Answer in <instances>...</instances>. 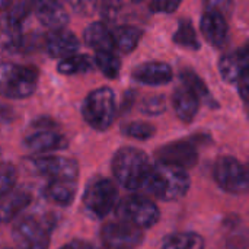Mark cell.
I'll return each instance as SVG.
<instances>
[{"mask_svg": "<svg viewBox=\"0 0 249 249\" xmlns=\"http://www.w3.org/2000/svg\"><path fill=\"white\" fill-rule=\"evenodd\" d=\"M190 185V175L185 169L159 162L152 168L144 188L159 200L175 201L187 196Z\"/></svg>", "mask_w": 249, "mask_h": 249, "instance_id": "1", "label": "cell"}, {"mask_svg": "<svg viewBox=\"0 0 249 249\" xmlns=\"http://www.w3.org/2000/svg\"><path fill=\"white\" fill-rule=\"evenodd\" d=\"M152 168L149 156L136 147H123L112 158L114 177L125 190L144 187Z\"/></svg>", "mask_w": 249, "mask_h": 249, "instance_id": "2", "label": "cell"}, {"mask_svg": "<svg viewBox=\"0 0 249 249\" xmlns=\"http://www.w3.org/2000/svg\"><path fill=\"white\" fill-rule=\"evenodd\" d=\"M115 95L109 88H99L92 90L82 105V115L85 121L98 131L109 128L115 120Z\"/></svg>", "mask_w": 249, "mask_h": 249, "instance_id": "3", "label": "cell"}, {"mask_svg": "<svg viewBox=\"0 0 249 249\" xmlns=\"http://www.w3.org/2000/svg\"><path fill=\"white\" fill-rule=\"evenodd\" d=\"M118 200V190L114 181L96 177L92 178L83 193V206L85 210L93 219H104L107 217L117 204Z\"/></svg>", "mask_w": 249, "mask_h": 249, "instance_id": "4", "label": "cell"}, {"mask_svg": "<svg viewBox=\"0 0 249 249\" xmlns=\"http://www.w3.org/2000/svg\"><path fill=\"white\" fill-rule=\"evenodd\" d=\"M38 74L32 67L18 66L12 63L1 64V93L10 99H23L31 96L36 88Z\"/></svg>", "mask_w": 249, "mask_h": 249, "instance_id": "5", "label": "cell"}, {"mask_svg": "<svg viewBox=\"0 0 249 249\" xmlns=\"http://www.w3.org/2000/svg\"><path fill=\"white\" fill-rule=\"evenodd\" d=\"M115 216L140 229H147L159 222L160 212L159 207L147 197L128 196L117 204Z\"/></svg>", "mask_w": 249, "mask_h": 249, "instance_id": "6", "label": "cell"}, {"mask_svg": "<svg viewBox=\"0 0 249 249\" xmlns=\"http://www.w3.org/2000/svg\"><path fill=\"white\" fill-rule=\"evenodd\" d=\"M213 175L217 185L229 194L249 193V166L233 156H220L214 163Z\"/></svg>", "mask_w": 249, "mask_h": 249, "instance_id": "7", "label": "cell"}, {"mask_svg": "<svg viewBox=\"0 0 249 249\" xmlns=\"http://www.w3.org/2000/svg\"><path fill=\"white\" fill-rule=\"evenodd\" d=\"M12 238L19 249H48L50 247L48 228L35 217L19 219L13 225Z\"/></svg>", "mask_w": 249, "mask_h": 249, "instance_id": "8", "label": "cell"}, {"mask_svg": "<svg viewBox=\"0 0 249 249\" xmlns=\"http://www.w3.org/2000/svg\"><path fill=\"white\" fill-rule=\"evenodd\" d=\"M101 241L107 249H136L143 242V232L131 223L112 222L101 229Z\"/></svg>", "mask_w": 249, "mask_h": 249, "instance_id": "9", "label": "cell"}, {"mask_svg": "<svg viewBox=\"0 0 249 249\" xmlns=\"http://www.w3.org/2000/svg\"><path fill=\"white\" fill-rule=\"evenodd\" d=\"M32 168L39 175L50 179H71L76 181L79 175V165L74 159L63 156H38L32 159Z\"/></svg>", "mask_w": 249, "mask_h": 249, "instance_id": "10", "label": "cell"}, {"mask_svg": "<svg viewBox=\"0 0 249 249\" xmlns=\"http://www.w3.org/2000/svg\"><path fill=\"white\" fill-rule=\"evenodd\" d=\"M156 158L160 163L178 166L182 169H191L198 162V152L194 143L181 140L162 146L156 152Z\"/></svg>", "mask_w": 249, "mask_h": 249, "instance_id": "11", "label": "cell"}, {"mask_svg": "<svg viewBox=\"0 0 249 249\" xmlns=\"http://www.w3.org/2000/svg\"><path fill=\"white\" fill-rule=\"evenodd\" d=\"M219 70L228 83L239 82V79L249 71V41L242 48L225 54L220 58Z\"/></svg>", "mask_w": 249, "mask_h": 249, "instance_id": "12", "label": "cell"}, {"mask_svg": "<svg viewBox=\"0 0 249 249\" xmlns=\"http://www.w3.org/2000/svg\"><path fill=\"white\" fill-rule=\"evenodd\" d=\"M34 10L38 20L50 29L58 31L67 25L69 15L57 0H34Z\"/></svg>", "mask_w": 249, "mask_h": 249, "instance_id": "13", "label": "cell"}, {"mask_svg": "<svg viewBox=\"0 0 249 249\" xmlns=\"http://www.w3.org/2000/svg\"><path fill=\"white\" fill-rule=\"evenodd\" d=\"M23 147L31 153L39 155L53 150H60L67 147V140L60 133L53 130H39L32 133L23 140Z\"/></svg>", "mask_w": 249, "mask_h": 249, "instance_id": "14", "label": "cell"}, {"mask_svg": "<svg viewBox=\"0 0 249 249\" xmlns=\"http://www.w3.org/2000/svg\"><path fill=\"white\" fill-rule=\"evenodd\" d=\"M174 73L172 69L166 63L160 61H149L140 64L133 71V79L149 86H159L166 85L172 80Z\"/></svg>", "mask_w": 249, "mask_h": 249, "instance_id": "15", "label": "cell"}, {"mask_svg": "<svg viewBox=\"0 0 249 249\" xmlns=\"http://www.w3.org/2000/svg\"><path fill=\"white\" fill-rule=\"evenodd\" d=\"M79 47H80V42L77 36L73 32L63 31V29H58L50 34L45 42L47 53L53 58H63V60L77 53Z\"/></svg>", "mask_w": 249, "mask_h": 249, "instance_id": "16", "label": "cell"}, {"mask_svg": "<svg viewBox=\"0 0 249 249\" xmlns=\"http://www.w3.org/2000/svg\"><path fill=\"white\" fill-rule=\"evenodd\" d=\"M200 101L201 99L198 98V95L185 85L177 88L172 96L174 109L178 118L184 123H191L196 118L200 108Z\"/></svg>", "mask_w": 249, "mask_h": 249, "instance_id": "17", "label": "cell"}, {"mask_svg": "<svg viewBox=\"0 0 249 249\" xmlns=\"http://www.w3.org/2000/svg\"><path fill=\"white\" fill-rule=\"evenodd\" d=\"M31 201H32V196L28 190L16 188L10 191L1 200V207H0L1 222L3 223L12 222L18 214H20L31 204Z\"/></svg>", "mask_w": 249, "mask_h": 249, "instance_id": "18", "label": "cell"}, {"mask_svg": "<svg viewBox=\"0 0 249 249\" xmlns=\"http://www.w3.org/2000/svg\"><path fill=\"white\" fill-rule=\"evenodd\" d=\"M204 38L213 45H222L228 38V23L225 16L214 12H206L200 23Z\"/></svg>", "mask_w": 249, "mask_h": 249, "instance_id": "19", "label": "cell"}, {"mask_svg": "<svg viewBox=\"0 0 249 249\" xmlns=\"http://www.w3.org/2000/svg\"><path fill=\"white\" fill-rule=\"evenodd\" d=\"M77 185L76 181L71 179H50L45 187V197L47 200L53 201L57 206L66 207L70 206L76 197Z\"/></svg>", "mask_w": 249, "mask_h": 249, "instance_id": "20", "label": "cell"}, {"mask_svg": "<svg viewBox=\"0 0 249 249\" xmlns=\"http://www.w3.org/2000/svg\"><path fill=\"white\" fill-rule=\"evenodd\" d=\"M83 38H85V42L90 48H93L96 53L114 51V48H115L114 35L102 22H95V23L89 25L85 31Z\"/></svg>", "mask_w": 249, "mask_h": 249, "instance_id": "21", "label": "cell"}, {"mask_svg": "<svg viewBox=\"0 0 249 249\" xmlns=\"http://www.w3.org/2000/svg\"><path fill=\"white\" fill-rule=\"evenodd\" d=\"M112 35L117 50L121 53H131L142 38V31L131 25H120L112 31Z\"/></svg>", "mask_w": 249, "mask_h": 249, "instance_id": "22", "label": "cell"}, {"mask_svg": "<svg viewBox=\"0 0 249 249\" xmlns=\"http://www.w3.org/2000/svg\"><path fill=\"white\" fill-rule=\"evenodd\" d=\"M162 249H204V239L194 232H178L165 239Z\"/></svg>", "mask_w": 249, "mask_h": 249, "instance_id": "23", "label": "cell"}, {"mask_svg": "<svg viewBox=\"0 0 249 249\" xmlns=\"http://www.w3.org/2000/svg\"><path fill=\"white\" fill-rule=\"evenodd\" d=\"M181 80H182V85H185V86H188L191 90H194V92L198 95L200 99L206 101L207 105L216 107V101L213 99V96H212L210 90L207 89L206 83H204L193 70H190V69L182 70V71H181Z\"/></svg>", "mask_w": 249, "mask_h": 249, "instance_id": "24", "label": "cell"}, {"mask_svg": "<svg viewBox=\"0 0 249 249\" xmlns=\"http://www.w3.org/2000/svg\"><path fill=\"white\" fill-rule=\"evenodd\" d=\"M172 39L177 45L188 48V50H198L200 48V42H198L196 29L190 20H181L179 22Z\"/></svg>", "mask_w": 249, "mask_h": 249, "instance_id": "25", "label": "cell"}, {"mask_svg": "<svg viewBox=\"0 0 249 249\" xmlns=\"http://www.w3.org/2000/svg\"><path fill=\"white\" fill-rule=\"evenodd\" d=\"M92 60L88 55H71L61 60L57 66L58 73L61 74H79L86 73L92 69Z\"/></svg>", "mask_w": 249, "mask_h": 249, "instance_id": "26", "label": "cell"}, {"mask_svg": "<svg viewBox=\"0 0 249 249\" xmlns=\"http://www.w3.org/2000/svg\"><path fill=\"white\" fill-rule=\"evenodd\" d=\"M95 63L99 67V70L109 79H115L120 74L121 69V61L120 58L112 53V51H104V53H96L95 55Z\"/></svg>", "mask_w": 249, "mask_h": 249, "instance_id": "27", "label": "cell"}, {"mask_svg": "<svg viewBox=\"0 0 249 249\" xmlns=\"http://www.w3.org/2000/svg\"><path fill=\"white\" fill-rule=\"evenodd\" d=\"M1 45L7 51H16L22 47V31L20 25L9 22L4 19L3 23V35H1Z\"/></svg>", "mask_w": 249, "mask_h": 249, "instance_id": "28", "label": "cell"}, {"mask_svg": "<svg viewBox=\"0 0 249 249\" xmlns=\"http://www.w3.org/2000/svg\"><path fill=\"white\" fill-rule=\"evenodd\" d=\"M123 133L131 139H136V140H147V139L153 137L155 127L149 123L133 121V123H128L123 127Z\"/></svg>", "mask_w": 249, "mask_h": 249, "instance_id": "29", "label": "cell"}, {"mask_svg": "<svg viewBox=\"0 0 249 249\" xmlns=\"http://www.w3.org/2000/svg\"><path fill=\"white\" fill-rule=\"evenodd\" d=\"M18 179L16 169L12 163H3L0 169V193L1 197L7 196L10 191L15 190V184Z\"/></svg>", "mask_w": 249, "mask_h": 249, "instance_id": "30", "label": "cell"}, {"mask_svg": "<svg viewBox=\"0 0 249 249\" xmlns=\"http://www.w3.org/2000/svg\"><path fill=\"white\" fill-rule=\"evenodd\" d=\"M140 109L143 114L146 115H160L162 112H165L166 109V102L165 98L160 95H155V96H147L146 99H143Z\"/></svg>", "mask_w": 249, "mask_h": 249, "instance_id": "31", "label": "cell"}, {"mask_svg": "<svg viewBox=\"0 0 249 249\" xmlns=\"http://www.w3.org/2000/svg\"><path fill=\"white\" fill-rule=\"evenodd\" d=\"M124 10V3L121 0H104L101 4V16L107 22H115Z\"/></svg>", "mask_w": 249, "mask_h": 249, "instance_id": "32", "label": "cell"}, {"mask_svg": "<svg viewBox=\"0 0 249 249\" xmlns=\"http://www.w3.org/2000/svg\"><path fill=\"white\" fill-rule=\"evenodd\" d=\"M204 4L207 12L220 13L223 16L229 15L232 10V0H206Z\"/></svg>", "mask_w": 249, "mask_h": 249, "instance_id": "33", "label": "cell"}, {"mask_svg": "<svg viewBox=\"0 0 249 249\" xmlns=\"http://www.w3.org/2000/svg\"><path fill=\"white\" fill-rule=\"evenodd\" d=\"M182 0H152L150 9L156 13H172Z\"/></svg>", "mask_w": 249, "mask_h": 249, "instance_id": "34", "label": "cell"}, {"mask_svg": "<svg viewBox=\"0 0 249 249\" xmlns=\"http://www.w3.org/2000/svg\"><path fill=\"white\" fill-rule=\"evenodd\" d=\"M69 3L77 13H82L85 16L92 15L98 6V0H69Z\"/></svg>", "mask_w": 249, "mask_h": 249, "instance_id": "35", "label": "cell"}, {"mask_svg": "<svg viewBox=\"0 0 249 249\" xmlns=\"http://www.w3.org/2000/svg\"><path fill=\"white\" fill-rule=\"evenodd\" d=\"M239 93L242 96V99L245 101V104L249 105V71H247L241 79H239Z\"/></svg>", "mask_w": 249, "mask_h": 249, "instance_id": "36", "label": "cell"}, {"mask_svg": "<svg viewBox=\"0 0 249 249\" xmlns=\"http://www.w3.org/2000/svg\"><path fill=\"white\" fill-rule=\"evenodd\" d=\"M60 249H93V247L86 242V241H82V239H74L69 244H66L64 247H61Z\"/></svg>", "mask_w": 249, "mask_h": 249, "instance_id": "37", "label": "cell"}, {"mask_svg": "<svg viewBox=\"0 0 249 249\" xmlns=\"http://www.w3.org/2000/svg\"><path fill=\"white\" fill-rule=\"evenodd\" d=\"M133 99H134V93L133 90L127 92L125 96H124V101H123V111H127L131 108V104H133Z\"/></svg>", "mask_w": 249, "mask_h": 249, "instance_id": "38", "label": "cell"}, {"mask_svg": "<svg viewBox=\"0 0 249 249\" xmlns=\"http://www.w3.org/2000/svg\"><path fill=\"white\" fill-rule=\"evenodd\" d=\"M247 114H248V118H249V105H248V109H247Z\"/></svg>", "mask_w": 249, "mask_h": 249, "instance_id": "39", "label": "cell"}, {"mask_svg": "<svg viewBox=\"0 0 249 249\" xmlns=\"http://www.w3.org/2000/svg\"><path fill=\"white\" fill-rule=\"evenodd\" d=\"M133 1H136V3H139V1H143V0H133Z\"/></svg>", "mask_w": 249, "mask_h": 249, "instance_id": "40", "label": "cell"}, {"mask_svg": "<svg viewBox=\"0 0 249 249\" xmlns=\"http://www.w3.org/2000/svg\"><path fill=\"white\" fill-rule=\"evenodd\" d=\"M3 249H10V248H3Z\"/></svg>", "mask_w": 249, "mask_h": 249, "instance_id": "41", "label": "cell"}]
</instances>
